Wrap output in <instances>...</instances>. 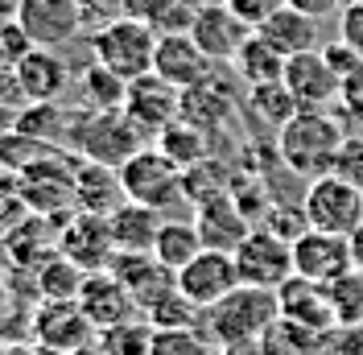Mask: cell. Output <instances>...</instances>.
<instances>
[{
    "mask_svg": "<svg viewBox=\"0 0 363 355\" xmlns=\"http://www.w3.org/2000/svg\"><path fill=\"white\" fill-rule=\"evenodd\" d=\"M0 355H4V339H0Z\"/></svg>",
    "mask_w": 363,
    "mask_h": 355,
    "instance_id": "58",
    "label": "cell"
},
{
    "mask_svg": "<svg viewBox=\"0 0 363 355\" xmlns=\"http://www.w3.org/2000/svg\"><path fill=\"white\" fill-rule=\"evenodd\" d=\"M301 211H306L310 227H318V231L351 236L355 227H363V190L339 174H322L314 182H306Z\"/></svg>",
    "mask_w": 363,
    "mask_h": 355,
    "instance_id": "5",
    "label": "cell"
},
{
    "mask_svg": "<svg viewBox=\"0 0 363 355\" xmlns=\"http://www.w3.org/2000/svg\"><path fill=\"white\" fill-rule=\"evenodd\" d=\"M29 50H33V42H29L25 25L17 17H0V70H17Z\"/></svg>",
    "mask_w": 363,
    "mask_h": 355,
    "instance_id": "42",
    "label": "cell"
},
{
    "mask_svg": "<svg viewBox=\"0 0 363 355\" xmlns=\"http://www.w3.org/2000/svg\"><path fill=\"white\" fill-rule=\"evenodd\" d=\"M240 281L244 285H260V289H277L281 281L294 277V244L281 240L269 227H252L244 236V244L231 252Z\"/></svg>",
    "mask_w": 363,
    "mask_h": 355,
    "instance_id": "9",
    "label": "cell"
},
{
    "mask_svg": "<svg viewBox=\"0 0 363 355\" xmlns=\"http://www.w3.org/2000/svg\"><path fill=\"white\" fill-rule=\"evenodd\" d=\"M215 67H219V62H211V58H206L203 45L190 38V29H186V33H161V38H157L153 70H157L165 83H174L178 91L203 83Z\"/></svg>",
    "mask_w": 363,
    "mask_h": 355,
    "instance_id": "18",
    "label": "cell"
},
{
    "mask_svg": "<svg viewBox=\"0 0 363 355\" xmlns=\"http://www.w3.org/2000/svg\"><path fill=\"white\" fill-rule=\"evenodd\" d=\"M194 4H227V0H194Z\"/></svg>",
    "mask_w": 363,
    "mask_h": 355,
    "instance_id": "57",
    "label": "cell"
},
{
    "mask_svg": "<svg viewBox=\"0 0 363 355\" xmlns=\"http://www.w3.org/2000/svg\"><path fill=\"white\" fill-rule=\"evenodd\" d=\"M50 153L42 141H33V136H25L21 129H13L9 136H0V170H9L13 178H21L33 161H42Z\"/></svg>",
    "mask_w": 363,
    "mask_h": 355,
    "instance_id": "40",
    "label": "cell"
},
{
    "mask_svg": "<svg viewBox=\"0 0 363 355\" xmlns=\"http://www.w3.org/2000/svg\"><path fill=\"white\" fill-rule=\"evenodd\" d=\"M74 211H91V215H112L116 207L124 202V186H120V174L112 165H99V161H87V157L74 153Z\"/></svg>",
    "mask_w": 363,
    "mask_h": 355,
    "instance_id": "23",
    "label": "cell"
},
{
    "mask_svg": "<svg viewBox=\"0 0 363 355\" xmlns=\"http://www.w3.org/2000/svg\"><path fill=\"white\" fill-rule=\"evenodd\" d=\"M322 54H326V62L335 67V75H339V79H347V75H351V70L363 62V58H359V54H355V50H351L347 42H342V38L326 42V45H322Z\"/></svg>",
    "mask_w": 363,
    "mask_h": 355,
    "instance_id": "49",
    "label": "cell"
},
{
    "mask_svg": "<svg viewBox=\"0 0 363 355\" xmlns=\"http://www.w3.org/2000/svg\"><path fill=\"white\" fill-rule=\"evenodd\" d=\"M29 273H33V297H38V302H74L79 289H83V277H87V273L74 265L70 256H62V252H50V256L38 261Z\"/></svg>",
    "mask_w": 363,
    "mask_h": 355,
    "instance_id": "28",
    "label": "cell"
},
{
    "mask_svg": "<svg viewBox=\"0 0 363 355\" xmlns=\"http://www.w3.org/2000/svg\"><path fill=\"white\" fill-rule=\"evenodd\" d=\"M240 111V75L227 67H215L203 83L182 91V120L203 129L206 136H215L219 129H227Z\"/></svg>",
    "mask_w": 363,
    "mask_h": 355,
    "instance_id": "7",
    "label": "cell"
},
{
    "mask_svg": "<svg viewBox=\"0 0 363 355\" xmlns=\"http://www.w3.org/2000/svg\"><path fill=\"white\" fill-rule=\"evenodd\" d=\"M17 79H21V91L29 104H58L70 91V62L62 58V50H42L33 45L17 67Z\"/></svg>",
    "mask_w": 363,
    "mask_h": 355,
    "instance_id": "19",
    "label": "cell"
},
{
    "mask_svg": "<svg viewBox=\"0 0 363 355\" xmlns=\"http://www.w3.org/2000/svg\"><path fill=\"white\" fill-rule=\"evenodd\" d=\"M79 13H83L87 33H95V29H104V25L120 21V17H128V13H124V0H79Z\"/></svg>",
    "mask_w": 363,
    "mask_h": 355,
    "instance_id": "46",
    "label": "cell"
},
{
    "mask_svg": "<svg viewBox=\"0 0 363 355\" xmlns=\"http://www.w3.org/2000/svg\"><path fill=\"white\" fill-rule=\"evenodd\" d=\"M235 285H240L235 256L231 252H219V248H203L186 268H178V289L199 310H211L215 302H223Z\"/></svg>",
    "mask_w": 363,
    "mask_h": 355,
    "instance_id": "13",
    "label": "cell"
},
{
    "mask_svg": "<svg viewBox=\"0 0 363 355\" xmlns=\"http://www.w3.org/2000/svg\"><path fill=\"white\" fill-rule=\"evenodd\" d=\"M17 129L33 141H42L45 149H70V133H74V111L58 104H25L17 111Z\"/></svg>",
    "mask_w": 363,
    "mask_h": 355,
    "instance_id": "27",
    "label": "cell"
},
{
    "mask_svg": "<svg viewBox=\"0 0 363 355\" xmlns=\"http://www.w3.org/2000/svg\"><path fill=\"white\" fill-rule=\"evenodd\" d=\"M294 9H301V13H310L314 21H322V17H335V13H342L351 0H289Z\"/></svg>",
    "mask_w": 363,
    "mask_h": 355,
    "instance_id": "50",
    "label": "cell"
},
{
    "mask_svg": "<svg viewBox=\"0 0 363 355\" xmlns=\"http://www.w3.org/2000/svg\"><path fill=\"white\" fill-rule=\"evenodd\" d=\"M124 13L145 21L161 38V33H186L199 4L194 0H124Z\"/></svg>",
    "mask_w": 363,
    "mask_h": 355,
    "instance_id": "29",
    "label": "cell"
},
{
    "mask_svg": "<svg viewBox=\"0 0 363 355\" xmlns=\"http://www.w3.org/2000/svg\"><path fill=\"white\" fill-rule=\"evenodd\" d=\"M116 174H120V186H124V199L128 202H145V207L165 211L169 202L186 199V190H182V170L161 153L157 145H145V149L128 157Z\"/></svg>",
    "mask_w": 363,
    "mask_h": 355,
    "instance_id": "6",
    "label": "cell"
},
{
    "mask_svg": "<svg viewBox=\"0 0 363 355\" xmlns=\"http://www.w3.org/2000/svg\"><path fill=\"white\" fill-rule=\"evenodd\" d=\"M351 240L347 236H335V231H318V227H306L294 240V273L310 277V281H339L342 273H351Z\"/></svg>",
    "mask_w": 363,
    "mask_h": 355,
    "instance_id": "15",
    "label": "cell"
},
{
    "mask_svg": "<svg viewBox=\"0 0 363 355\" xmlns=\"http://www.w3.org/2000/svg\"><path fill=\"white\" fill-rule=\"evenodd\" d=\"M161 215L157 207H145V202H120L112 215H108V227H112V244L116 252H153V240H157Z\"/></svg>",
    "mask_w": 363,
    "mask_h": 355,
    "instance_id": "24",
    "label": "cell"
},
{
    "mask_svg": "<svg viewBox=\"0 0 363 355\" xmlns=\"http://www.w3.org/2000/svg\"><path fill=\"white\" fill-rule=\"evenodd\" d=\"M203 236H199V227L194 219H165L157 231V240H153V256H157L165 268H186L199 252H203Z\"/></svg>",
    "mask_w": 363,
    "mask_h": 355,
    "instance_id": "31",
    "label": "cell"
},
{
    "mask_svg": "<svg viewBox=\"0 0 363 355\" xmlns=\"http://www.w3.org/2000/svg\"><path fill=\"white\" fill-rule=\"evenodd\" d=\"M314 355H363V327H347V322H335V327L318 331Z\"/></svg>",
    "mask_w": 363,
    "mask_h": 355,
    "instance_id": "41",
    "label": "cell"
},
{
    "mask_svg": "<svg viewBox=\"0 0 363 355\" xmlns=\"http://www.w3.org/2000/svg\"><path fill=\"white\" fill-rule=\"evenodd\" d=\"M149 141L140 136L133 120L124 116V108H108V111H91L79 108L74 111V133H70V149L87 161L112 165L120 170L133 153H140Z\"/></svg>",
    "mask_w": 363,
    "mask_h": 355,
    "instance_id": "3",
    "label": "cell"
},
{
    "mask_svg": "<svg viewBox=\"0 0 363 355\" xmlns=\"http://www.w3.org/2000/svg\"><path fill=\"white\" fill-rule=\"evenodd\" d=\"M124 116L133 120L145 141H157L174 120H182V91L174 83H165L157 70L140 75L124 91Z\"/></svg>",
    "mask_w": 363,
    "mask_h": 355,
    "instance_id": "8",
    "label": "cell"
},
{
    "mask_svg": "<svg viewBox=\"0 0 363 355\" xmlns=\"http://www.w3.org/2000/svg\"><path fill=\"white\" fill-rule=\"evenodd\" d=\"M264 42H272L285 58H294V54H306V50H318L322 45V33H318V21L310 17V13H301V9H294L289 0L272 13L269 21L256 29Z\"/></svg>",
    "mask_w": 363,
    "mask_h": 355,
    "instance_id": "25",
    "label": "cell"
},
{
    "mask_svg": "<svg viewBox=\"0 0 363 355\" xmlns=\"http://www.w3.org/2000/svg\"><path fill=\"white\" fill-rule=\"evenodd\" d=\"M17 129V108H9V104H0V136H9Z\"/></svg>",
    "mask_w": 363,
    "mask_h": 355,
    "instance_id": "54",
    "label": "cell"
},
{
    "mask_svg": "<svg viewBox=\"0 0 363 355\" xmlns=\"http://www.w3.org/2000/svg\"><path fill=\"white\" fill-rule=\"evenodd\" d=\"M17 21L25 25L29 42L42 45V50H67L74 38L87 33L79 0H25Z\"/></svg>",
    "mask_w": 363,
    "mask_h": 355,
    "instance_id": "12",
    "label": "cell"
},
{
    "mask_svg": "<svg viewBox=\"0 0 363 355\" xmlns=\"http://www.w3.org/2000/svg\"><path fill=\"white\" fill-rule=\"evenodd\" d=\"M124 91H128V83L120 75H112L108 67H99V62H91L79 75V95H83V108H91V111L124 108Z\"/></svg>",
    "mask_w": 363,
    "mask_h": 355,
    "instance_id": "35",
    "label": "cell"
},
{
    "mask_svg": "<svg viewBox=\"0 0 363 355\" xmlns=\"http://www.w3.org/2000/svg\"><path fill=\"white\" fill-rule=\"evenodd\" d=\"M231 182H235V174L215 153L190 170H182V190H186V202H194V207L206 199H219V195H231Z\"/></svg>",
    "mask_w": 363,
    "mask_h": 355,
    "instance_id": "32",
    "label": "cell"
},
{
    "mask_svg": "<svg viewBox=\"0 0 363 355\" xmlns=\"http://www.w3.org/2000/svg\"><path fill=\"white\" fill-rule=\"evenodd\" d=\"M347 240H351V265H355V268L363 273V227H355V231H351Z\"/></svg>",
    "mask_w": 363,
    "mask_h": 355,
    "instance_id": "53",
    "label": "cell"
},
{
    "mask_svg": "<svg viewBox=\"0 0 363 355\" xmlns=\"http://www.w3.org/2000/svg\"><path fill=\"white\" fill-rule=\"evenodd\" d=\"M281 4H285V0H227V9H231L244 25H252V29H260Z\"/></svg>",
    "mask_w": 363,
    "mask_h": 355,
    "instance_id": "47",
    "label": "cell"
},
{
    "mask_svg": "<svg viewBox=\"0 0 363 355\" xmlns=\"http://www.w3.org/2000/svg\"><path fill=\"white\" fill-rule=\"evenodd\" d=\"M244 104H248V116H256V120H260L264 129H272V133H281L297 111H301L297 108V99H294V91L285 87V79L248 87L244 91Z\"/></svg>",
    "mask_w": 363,
    "mask_h": 355,
    "instance_id": "30",
    "label": "cell"
},
{
    "mask_svg": "<svg viewBox=\"0 0 363 355\" xmlns=\"http://www.w3.org/2000/svg\"><path fill=\"white\" fill-rule=\"evenodd\" d=\"M339 116H342V124H359L363 129V62L347 79H342V91H339Z\"/></svg>",
    "mask_w": 363,
    "mask_h": 355,
    "instance_id": "44",
    "label": "cell"
},
{
    "mask_svg": "<svg viewBox=\"0 0 363 355\" xmlns=\"http://www.w3.org/2000/svg\"><path fill=\"white\" fill-rule=\"evenodd\" d=\"M260 227H269V231H277L281 240H289L294 244L297 236L310 227V219H306V211H301V202H294V207H281V202H272L269 215L260 219Z\"/></svg>",
    "mask_w": 363,
    "mask_h": 355,
    "instance_id": "43",
    "label": "cell"
},
{
    "mask_svg": "<svg viewBox=\"0 0 363 355\" xmlns=\"http://www.w3.org/2000/svg\"><path fill=\"white\" fill-rule=\"evenodd\" d=\"M140 314L149 318V327H153V331H182V327H199V322H203V310H199V306H194L178 285L165 289L157 302H149Z\"/></svg>",
    "mask_w": 363,
    "mask_h": 355,
    "instance_id": "34",
    "label": "cell"
},
{
    "mask_svg": "<svg viewBox=\"0 0 363 355\" xmlns=\"http://www.w3.org/2000/svg\"><path fill=\"white\" fill-rule=\"evenodd\" d=\"M248 33L252 25H244L227 4H199V13L190 21V38L203 45V54L219 67L235 58V50L248 42Z\"/></svg>",
    "mask_w": 363,
    "mask_h": 355,
    "instance_id": "17",
    "label": "cell"
},
{
    "mask_svg": "<svg viewBox=\"0 0 363 355\" xmlns=\"http://www.w3.org/2000/svg\"><path fill=\"white\" fill-rule=\"evenodd\" d=\"M95 343H99L104 355H149V347H153V327H149L145 314H136V318H124V322H116L108 331H99Z\"/></svg>",
    "mask_w": 363,
    "mask_h": 355,
    "instance_id": "36",
    "label": "cell"
},
{
    "mask_svg": "<svg viewBox=\"0 0 363 355\" xmlns=\"http://www.w3.org/2000/svg\"><path fill=\"white\" fill-rule=\"evenodd\" d=\"M194 227H199V236H203L206 248L235 252L256 223L240 211V202L231 199V195H219V199H206L194 207Z\"/></svg>",
    "mask_w": 363,
    "mask_h": 355,
    "instance_id": "22",
    "label": "cell"
},
{
    "mask_svg": "<svg viewBox=\"0 0 363 355\" xmlns=\"http://www.w3.org/2000/svg\"><path fill=\"white\" fill-rule=\"evenodd\" d=\"M108 273L128 289V297L136 302V310H145L149 302H157L165 289L178 285V273L165 268L153 252H116Z\"/></svg>",
    "mask_w": 363,
    "mask_h": 355,
    "instance_id": "16",
    "label": "cell"
},
{
    "mask_svg": "<svg viewBox=\"0 0 363 355\" xmlns=\"http://www.w3.org/2000/svg\"><path fill=\"white\" fill-rule=\"evenodd\" d=\"M314 339L318 331L301 327V322H289V318H277L269 331L260 334V347H264V355H314Z\"/></svg>",
    "mask_w": 363,
    "mask_h": 355,
    "instance_id": "37",
    "label": "cell"
},
{
    "mask_svg": "<svg viewBox=\"0 0 363 355\" xmlns=\"http://www.w3.org/2000/svg\"><path fill=\"white\" fill-rule=\"evenodd\" d=\"M285 87L294 91L297 108L330 111L339 104L342 79L335 75V67L326 62V54H322V45H318V50H306V54L285 58Z\"/></svg>",
    "mask_w": 363,
    "mask_h": 355,
    "instance_id": "14",
    "label": "cell"
},
{
    "mask_svg": "<svg viewBox=\"0 0 363 355\" xmlns=\"http://www.w3.org/2000/svg\"><path fill=\"white\" fill-rule=\"evenodd\" d=\"M272 141H277V157L289 174L314 182V178L335 170V157L347 141V124H342L339 111L301 108Z\"/></svg>",
    "mask_w": 363,
    "mask_h": 355,
    "instance_id": "1",
    "label": "cell"
},
{
    "mask_svg": "<svg viewBox=\"0 0 363 355\" xmlns=\"http://www.w3.org/2000/svg\"><path fill=\"white\" fill-rule=\"evenodd\" d=\"M149 355H219V347L199 327H182V331H153Z\"/></svg>",
    "mask_w": 363,
    "mask_h": 355,
    "instance_id": "39",
    "label": "cell"
},
{
    "mask_svg": "<svg viewBox=\"0 0 363 355\" xmlns=\"http://www.w3.org/2000/svg\"><path fill=\"white\" fill-rule=\"evenodd\" d=\"M330 174L347 178L351 186H359L363 190V133H347V141H342L339 157H335V170Z\"/></svg>",
    "mask_w": 363,
    "mask_h": 355,
    "instance_id": "45",
    "label": "cell"
},
{
    "mask_svg": "<svg viewBox=\"0 0 363 355\" xmlns=\"http://www.w3.org/2000/svg\"><path fill=\"white\" fill-rule=\"evenodd\" d=\"M153 54H157V33L145 21H136V17H120V21L91 33V62L108 67L124 83L149 75L153 70Z\"/></svg>",
    "mask_w": 363,
    "mask_h": 355,
    "instance_id": "4",
    "label": "cell"
},
{
    "mask_svg": "<svg viewBox=\"0 0 363 355\" xmlns=\"http://www.w3.org/2000/svg\"><path fill=\"white\" fill-rule=\"evenodd\" d=\"M95 334L99 331L91 327V318L83 314L79 302H38L29 310V339L54 355L79 351V347L95 343Z\"/></svg>",
    "mask_w": 363,
    "mask_h": 355,
    "instance_id": "10",
    "label": "cell"
},
{
    "mask_svg": "<svg viewBox=\"0 0 363 355\" xmlns=\"http://www.w3.org/2000/svg\"><path fill=\"white\" fill-rule=\"evenodd\" d=\"M58 252L70 256L83 273H99V268H108L112 265V256H116L108 215L70 211L67 219H62V231H58Z\"/></svg>",
    "mask_w": 363,
    "mask_h": 355,
    "instance_id": "11",
    "label": "cell"
},
{
    "mask_svg": "<svg viewBox=\"0 0 363 355\" xmlns=\"http://www.w3.org/2000/svg\"><path fill=\"white\" fill-rule=\"evenodd\" d=\"M219 355H264V347H260V339H240V343H223Z\"/></svg>",
    "mask_w": 363,
    "mask_h": 355,
    "instance_id": "51",
    "label": "cell"
},
{
    "mask_svg": "<svg viewBox=\"0 0 363 355\" xmlns=\"http://www.w3.org/2000/svg\"><path fill=\"white\" fill-rule=\"evenodd\" d=\"M277 318H281L277 289H260V285H244L240 281L223 302H215L211 310H203L199 331L215 347H223V343H240V339H260Z\"/></svg>",
    "mask_w": 363,
    "mask_h": 355,
    "instance_id": "2",
    "label": "cell"
},
{
    "mask_svg": "<svg viewBox=\"0 0 363 355\" xmlns=\"http://www.w3.org/2000/svg\"><path fill=\"white\" fill-rule=\"evenodd\" d=\"M83 314L91 318V327L95 331H108L116 322H124V318H136V302L128 297V289L116 281L108 268H99V273H87L83 277V289H79V297H74Z\"/></svg>",
    "mask_w": 363,
    "mask_h": 355,
    "instance_id": "20",
    "label": "cell"
},
{
    "mask_svg": "<svg viewBox=\"0 0 363 355\" xmlns=\"http://www.w3.org/2000/svg\"><path fill=\"white\" fill-rule=\"evenodd\" d=\"M4 355H54V351H45L33 339H17V343H4Z\"/></svg>",
    "mask_w": 363,
    "mask_h": 355,
    "instance_id": "52",
    "label": "cell"
},
{
    "mask_svg": "<svg viewBox=\"0 0 363 355\" xmlns=\"http://www.w3.org/2000/svg\"><path fill=\"white\" fill-rule=\"evenodd\" d=\"M153 145H157V149L169 157L178 170H190V165H199L203 157H211L206 133H203V129H194V124H186V120H174V124H169Z\"/></svg>",
    "mask_w": 363,
    "mask_h": 355,
    "instance_id": "33",
    "label": "cell"
},
{
    "mask_svg": "<svg viewBox=\"0 0 363 355\" xmlns=\"http://www.w3.org/2000/svg\"><path fill=\"white\" fill-rule=\"evenodd\" d=\"M326 293H330V306H335V322L363 327V273L359 268H351L339 281H330Z\"/></svg>",
    "mask_w": 363,
    "mask_h": 355,
    "instance_id": "38",
    "label": "cell"
},
{
    "mask_svg": "<svg viewBox=\"0 0 363 355\" xmlns=\"http://www.w3.org/2000/svg\"><path fill=\"white\" fill-rule=\"evenodd\" d=\"M227 67L240 75L244 87H260V83H277V79H285V54L252 29L248 42L235 50V58H231Z\"/></svg>",
    "mask_w": 363,
    "mask_h": 355,
    "instance_id": "26",
    "label": "cell"
},
{
    "mask_svg": "<svg viewBox=\"0 0 363 355\" xmlns=\"http://www.w3.org/2000/svg\"><path fill=\"white\" fill-rule=\"evenodd\" d=\"M67 355H104V351H99V343H87V347H79V351H67Z\"/></svg>",
    "mask_w": 363,
    "mask_h": 355,
    "instance_id": "56",
    "label": "cell"
},
{
    "mask_svg": "<svg viewBox=\"0 0 363 355\" xmlns=\"http://www.w3.org/2000/svg\"><path fill=\"white\" fill-rule=\"evenodd\" d=\"M339 38L363 58V0H351L339 13Z\"/></svg>",
    "mask_w": 363,
    "mask_h": 355,
    "instance_id": "48",
    "label": "cell"
},
{
    "mask_svg": "<svg viewBox=\"0 0 363 355\" xmlns=\"http://www.w3.org/2000/svg\"><path fill=\"white\" fill-rule=\"evenodd\" d=\"M25 0H0V17H17Z\"/></svg>",
    "mask_w": 363,
    "mask_h": 355,
    "instance_id": "55",
    "label": "cell"
},
{
    "mask_svg": "<svg viewBox=\"0 0 363 355\" xmlns=\"http://www.w3.org/2000/svg\"><path fill=\"white\" fill-rule=\"evenodd\" d=\"M277 306H281V318L301 322V327H310V331H326V327H335V306H330L326 285H322V281H310V277H301V273H294L289 281L277 285Z\"/></svg>",
    "mask_w": 363,
    "mask_h": 355,
    "instance_id": "21",
    "label": "cell"
}]
</instances>
